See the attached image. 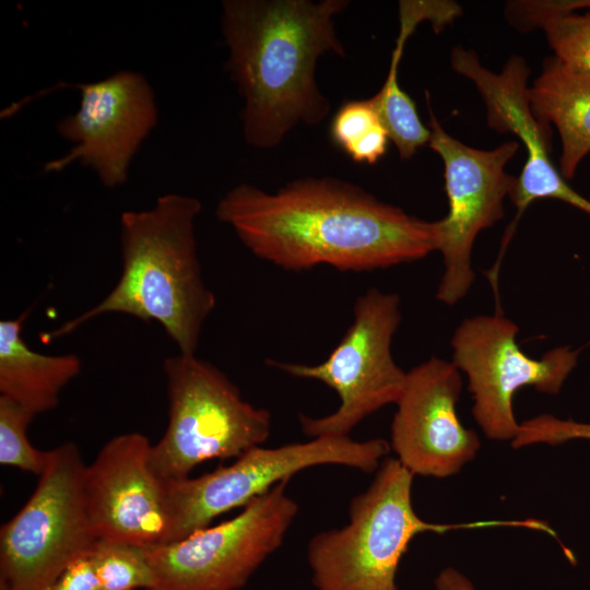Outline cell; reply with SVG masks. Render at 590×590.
Masks as SVG:
<instances>
[{
	"label": "cell",
	"mask_w": 590,
	"mask_h": 590,
	"mask_svg": "<svg viewBox=\"0 0 590 590\" xmlns=\"http://www.w3.org/2000/svg\"><path fill=\"white\" fill-rule=\"evenodd\" d=\"M452 69L471 80L486 107L489 128L516 134L527 152L526 163L509 194L517 219L538 199H556L590 215V201L567 184L551 161V126L535 118L530 107L529 67L520 56L508 59L495 73L482 66L473 50L455 47Z\"/></svg>",
	"instance_id": "15"
},
{
	"label": "cell",
	"mask_w": 590,
	"mask_h": 590,
	"mask_svg": "<svg viewBox=\"0 0 590 590\" xmlns=\"http://www.w3.org/2000/svg\"><path fill=\"white\" fill-rule=\"evenodd\" d=\"M571 440L590 441V423L540 414L520 423L519 433L510 444L519 449L540 444L558 446Z\"/></svg>",
	"instance_id": "23"
},
{
	"label": "cell",
	"mask_w": 590,
	"mask_h": 590,
	"mask_svg": "<svg viewBox=\"0 0 590 590\" xmlns=\"http://www.w3.org/2000/svg\"><path fill=\"white\" fill-rule=\"evenodd\" d=\"M541 28L562 64L590 76V9L551 17Z\"/></svg>",
	"instance_id": "22"
},
{
	"label": "cell",
	"mask_w": 590,
	"mask_h": 590,
	"mask_svg": "<svg viewBox=\"0 0 590 590\" xmlns=\"http://www.w3.org/2000/svg\"><path fill=\"white\" fill-rule=\"evenodd\" d=\"M28 312L0 321V396L35 415L55 409L62 389L81 371L75 354L46 355L22 335Z\"/></svg>",
	"instance_id": "16"
},
{
	"label": "cell",
	"mask_w": 590,
	"mask_h": 590,
	"mask_svg": "<svg viewBox=\"0 0 590 590\" xmlns=\"http://www.w3.org/2000/svg\"><path fill=\"white\" fill-rule=\"evenodd\" d=\"M35 416L0 396V463L40 475L47 465L49 450L35 448L27 438V427Z\"/></svg>",
	"instance_id": "21"
},
{
	"label": "cell",
	"mask_w": 590,
	"mask_h": 590,
	"mask_svg": "<svg viewBox=\"0 0 590 590\" xmlns=\"http://www.w3.org/2000/svg\"><path fill=\"white\" fill-rule=\"evenodd\" d=\"M93 560L101 590H148L153 581L144 547L97 541Z\"/></svg>",
	"instance_id": "20"
},
{
	"label": "cell",
	"mask_w": 590,
	"mask_h": 590,
	"mask_svg": "<svg viewBox=\"0 0 590 590\" xmlns=\"http://www.w3.org/2000/svg\"><path fill=\"white\" fill-rule=\"evenodd\" d=\"M346 0H224L225 69L244 98L245 141L279 145L297 125L315 126L331 109L315 76L318 59L345 57L334 19Z\"/></svg>",
	"instance_id": "2"
},
{
	"label": "cell",
	"mask_w": 590,
	"mask_h": 590,
	"mask_svg": "<svg viewBox=\"0 0 590 590\" xmlns=\"http://www.w3.org/2000/svg\"><path fill=\"white\" fill-rule=\"evenodd\" d=\"M141 433L113 437L83 471L87 514L97 540L144 548L170 542L165 481L152 469Z\"/></svg>",
	"instance_id": "13"
},
{
	"label": "cell",
	"mask_w": 590,
	"mask_h": 590,
	"mask_svg": "<svg viewBox=\"0 0 590 590\" xmlns=\"http://www.w3.org/2000/svg\"><path fill=\"white\" fill-rule=\"evenodd\" d=\"M78 446L49 450L48 462L23 507L0 530V590H45L97 538L83 494Z\"/></svg>",
	"instance_id": "7"
},
{
	"label": "cell",
	"mask_w": 590,
	"mask_h": 590,
	"mask_svg": "<svg viewBox=\"0 0 590 590\" xmlns=\"http://www.w3.org/2000/svg\"><path fill=\"white\" fill-rule=\"evenodd\" d=\"M406 40V37L398 36L387 78L371 97L389 139L402 160L411 158L430 139V129L422 122L413 99L398 81V68Z\"/></svg>",
	"instance_id": "18"
},
{
	"label": "cell",
	"mask_w": 590,
	"mask_h": 590,
	"mask_svg": "<svg viewBox=\"0 0 590 590\" xmlns=\"http://www.w3.org/2000/svg\"><path fill=\"white\" fill-rule=\"evenodd\" d=\"M413 477L397 458H385L369 486L351 499L349 523L310 539L307 562L316 590H399L398 568L416 535L520 524L519 521L463 524L425 521L413 507Z\"/></svg>",
	"instance_id": "4"
},
{
	"label": "cell",
	"mask_w": 590,
	"mask_h": 590,
	"mask_svg": "<svg viewBox=\"0 0 590 590\" xmlns=\"http://www.w3.org/2000/svg\"><path fill=\"white\" fill-rule=\"evenodd\" d=\"M461 390L460 370L437 356L406 371L389 445L412 474L447 479L475 459L480 437L457 414Z\"/></svg>",
	"instance_id": "14"
},
{
	"label": "cell",
	"mask_w": 590,
	"mask_h": 590,
	"mask_svg": "<svg viewBox=\"0 0 590 590\" xmlns=\"http://www.w3.org/2000/svg\"><path fill=\"white\" fill-rule=\"evenodd\" d=\"M198 199L178 193L157 198L143 211L120 216L122 271L108 295L45 335L58 339L105 314L156 321L179 353L196 354L204 321L216 305L198 257Z\"/></svg>",
	"instance_id": "3"
},
{
	"label": "cell",
	"mask_w": 590,
	"mask_h": 590,
	"mask_svg": "<svg viewBox=\"0 0 590 590\" xmlns=\"http://www.w3.org/2000/svg\"><path fill=\"white\" fill-rule=\"evenodd\" d=\"M401 320L399 295L371 287L356 298L353 321L326 361L316 365L267 361L293 377L321 381L339 396L334 412L321 417L299 415L306 436H350L363 420L397 403L406 381V371L391 352Z\"/></svg>",
	"instance_id": "6"
},
{
	"label": "cell",
	"mask_w": 590,
	"mask_h": 590,
	"mask_svg": "<svg viewBox=\"0 0 590 590\" xmlns=\"http://www.w3.org/2000/svg\"><path fill=\"white\" fill-rule=\"evenodd\" d=\"M329 134L353 162L368 165L386 154L390 140L371 98L345 101L331 119Z\"/></svg>",
	"instance_id": "19"
},
{
	"label": "cell",
	"mask_w": 590,
	"mask_h": 590,
	"mask_svg": "<svg viewBox=\"0 0 590 590\" xmlns=\"http://www.w3.org/2000/svg\"><path fill=\"white\" fill-rule=\"evenodd\" d=\"M519 327L502 312L463 319L451 338V362L463 373L473 399L472 414L482 433L505 441L518 435L512 401L523 387L558 394L578 363L582 349L556 346L541 358L517 343Z\"/></svg>",
	"instance_id": "10"
},
{
	"label": "cell",
	"mask_w": 590,
	"mask_h": 590,
	"mask_svg": "<svg viewBox=\"0 0 590 590\" xmlns=\"http://www.w3.org/2000/svg\"><path fill=\"white\" fill-rule=\"evenodd\" d=\"M282 481L234 518L187 538L145 548L153 581L148 590H238L283 543L298 504Z\"/></svg>",
	"instance_id": "9"
},
{
	"label": "cell",
	"mask_w": 590,
	"mask_h": 590,
	"mask_svg": "<svg viewBox=\"0 0 590 590\" xmlns=\"http://www.w3.org/2000/svg\"><path fill=\"white\" fill-rule=\"evenodd\" d=\"M428 111V146L442 160L449 205L447 215L435 221L436 251L444 262L436 298L452 306L474 284L472 249L476 236L504 216V200L516 181L505 167L519 143L508 141L494 150L468 146L441 127L429 104Z\"/></svg>",
	"instance_id": "11"
},
{
	"label": "cell",
	"mask_w": 590,
	"mask_h": 590,
	"mask_svg": "<svg viewBox=\"0 0 590 590\" xmlns=\"http://www.w3.org/2000/svg\"><path fill=\"white\" fill-rule=\"evenodd\" d=\"M529 98L535 118L558 130L559 173L571 179L590 153V76L568 69L555 57L546 58L529 87Z\"/></svg>",
	"instance_id": "17"
},
{
	"label": "cell",
	"mask_w": 590,
	"mask_h": 590,
	"mask_svg": "<svg viewBox=\"0 0 590 590\" xmlns=\"http://www.w3.org/2000/svg\"><path fill=\"white\" fill-rule=\"evenodd\" d=\"M76 113L57 123V132L73 143L69 152L44 166L61 172L80 162L95 172L107 188L128 179L131 161L157 122L155 95L141 73L119 71L104 80L76 84Z\"/></svg>",
	"instance_id": "12"
},
{
	"label": "cell",
	"mask_w": 590,
	"mask_h": 590,
	"mask_svg": "<svg viewBox=\"0 0 590 590\" xmlns=\"http://www.w3.org/2000/svg\"><path fill=\"white\" fill-rule=\"evenodd\" d=\"M390 451L382 438L354 440L321 436L275 448H252L229 464L197 477L165 481L170 542L210 526L213 519L244 507L275 484L310 467L337 464L373 473Z\"/></svg>",
	"instance_id": "8"
},
{
	"label": "cell",
	"mask_w": 590,
	"mask_h": 590,
	"mask_svg": "<svg viewBox=\"0 0 590 590\" xmlns=\"http://www.w3.org/2000/svg\"><path fill=\"white\" fill-rule=\"evenodd\" d=\"M215 215L252 255L288 271L319 264L371 271L436 251L435 221L332 177L295 179L276 192L239 184L219 201Z\"/></svg>",
	"instance_id": "1"
},
{
	"label": "cell",
	"mask_w": 590,
	"mask_h": 590,
	"mask_svg": "<svg viewBox=\"0 0 590 590\" xmlns=\"http://www.w3.org/2000/svg\"><path fill=\"white\" fill-rule=\"evenodd\" d=\"M163 368L168 424L150 451L151 467L162 480L189 477L204 461L236 459L268 440L270 411L247 402L214 365L179 353L165 358Z\"/></svg>",
	"instance_id": "5"
},
{
	"label": "cell",
	"mask_w": 590,
	"mask_h": 590,
	"mask_svg": "<svg viewBox=\"0 0 590 590\" xmlns=\"http://www.w3.org/2000/svg\"><path fill=\"white\" fill-rule=\"evenodd\" d=\"M461 14V8L451 1H400V30L412 34L423 22H430L435 32H440Z\"/></svg>",
	"instance_id": "25"
},
{
	"label": "cell",
	"mask_w": 590,
	"mask_h": 590,
	"mask_svg": "<svg viewBox=\"0 0 590 590\" xmlns=\"http://www.w3.org/2000/svg\"><path fill=\"white\" fill-rule=\"evenodd\" d=\"M436 590H477L473 582L456 567L442 568L434 580Z\"/></svg>",
	"instance_id": "27"
},
{
	"label": "cell",
	"mask_w": 590,
	"mask_h": 590,
	"mask_svg": "<svg viewBox=\"0 0 590 590\" xmlns=\"http://www.w3.org/2000/svg\"><path fill=\"white\" fill-rule=\"evenodd\" d=\"M582 9H590V0H524L508 2L505 14L514 27L521 32H528L541 28L543 23L551 17Z\"/></svg>",
	"instance_id": "24"
},
{
	"label": "cell",
	"mask_w": 590,
	"mask_h": 590,
	"mask_svg": "<svg viewBox=\"0 0 590 590\" xmlns=\"http://www.w3.org/2000/svg\"><path fill=\"white\" fill-rule=\"evenodd\" d=\"M92 554L73 560L45 590H101Z\"/></svg>",
	"instance_id": "26"
}]
</instances>
